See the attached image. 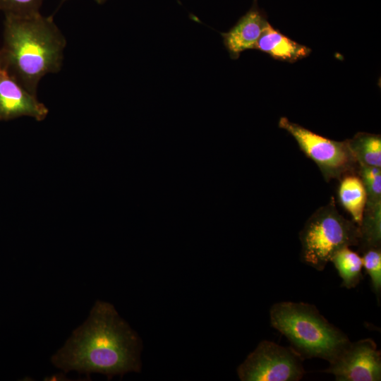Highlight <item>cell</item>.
I'll use <instances>...</instances> for the list:
<instances>
[{"label":"cell","instance_id":"cell-17","mask_svg":"<svg viewBox=\"0 0 381 381\" xmlns=\"http://www.w3.org/2000/svg\"><path fill=\"white\" fill-rule=\"evenodd\" d=\"M44 0H0V11L5 14L28 16L40 13Z\"/></svg>","mask_w":381,"mask_h":381},{"label":"cell","instance_id":"cell-3","mask_svg":"<svg viewBox=\"0 0 381 381\" xmlns=\"http://www.w3.org/2000/svg\"><path fill=\"white\" fill-rule=\"evenodd\" d=\"M270 315L272 326L287 338L303 359L320 358L330 363L351 342L312 304L277 303L271 307Z\"/></svg>","mask_w":381,"mask_h":381},{"label":"cell","instance_id":"cell-15","mask_svg":"<svg viewBox=\"0 0 381 381\" xmlns=\"http://www.w3.org/2000/svg\"><path fill=\"white\" fill-rule=\"evenodd\" d=\"M358 173L366 193L365 207L381 204V169L380 167L358 164Z\"/></svg>","mask_w":381,"mask_h":381},{"label":"cell","instance_id":"cell-9","mask_svg":"<svg viewBox=\"0 0 381 381\" xmlns=\"http://www.w3.org/2000/svg\"><path fill=\"white\" fill-rule=\"evenodd\" d=\"M267 23L258 8L253 6L233 28L222 32L223 42L231 58L236 59L241 52L255 49Z\"/></svg>","mask_w":381,"mask_h":381},{"label":"cell","instance_id":"cell-16","mask_svg":"<svg viewBox=\"0 0 381 381\" xmlns=\"http://www.w3.org/2000/svg\"><path fill=\"white\" fill-rule=\"evenodd\" d=\"M363 267L370 279L371 288L380 302L381 294V249L371 248L364 251Z\"/></svg>","mask_w":381,"mask_h":381},{"label":"cell","instance_id":"cell-2","mask_svg":"<svg viewBox=\"0 0 381 381\" xmlns=\"http://www.w3.org/2000/svg\"><path fill=\"white\" fill-rule=\"evenodd\" d=\"M66 44L52 16L5 14L0 61L32 95L43 76L61 70Z\"/></svg>","mask_w":381,"mask_h":381},{"label":"cell","instance_id":"cell-18","mask_svg":"<svg viewBox=\"0 0 381 381\" xmlns=\"http://www.w3.org/2000/svg\"><path fill=\"white\" fill-rule=\"evenodd\" d=\"M65 1V0H62V1ZM95 1L97 4H101L104 3L107 0H95Z\"/></svg>","mask_w":381,"mask_h":381},{"label":"cell","instance_id":"cell-8","mask_svg":"<svg viewBox=\"0 0 381 381\" xmlns=\"http://www.w3.org/2000/svg\"><path fill=\"white\" fill-rule=\"evenodd\" d=\"M49 110L37 95L23 87L0 61V121L30 116L38 121L44 120Z\"/></svg>","mask_w":381,"mask_h":381},{"label":"cell","instance_id":"cell-6","mask_svg":"<svg viewBox=\"0 0 381 381\" xmlns=\"http://www.w3.org/2000/svg\"><path fill=\"white\" fill-rule=\"evenodd\" d=\"M303 358L291 347L263 340L238 366L242 381H298L305 374Z\"/></svg>","mask_w":381,"mask_h":381},{"label":"cell","instance_id":"cell-7","mask_svg":"<svg viewBox=\"0 0 381 381\" xmlns=\"http://www.w3.org/2000/svg\"><path fill=\"white\" fill-rule=\"evenodd\" d=\"M324 370L337 381H379L381 353L370 339L350 342Z\"/></svg>","mask_w":381,"mask_h":381},{"label":"cell","instance_id":"cell-13","mask_svg":"<svg viewBox=\"0 0 381 381\" xmlns=\"http://www.w3.org/2000/svg\"><path fill=\"white\" fill-rule=\"evenodd\" d=\"M339 277L342 279L341 286L346 289L355 288L362 279V258L349 247H345L337 252L330 260Z\"/></svg>","mask_w":381,"mask_h":381},{"label":"cell","instance_id":"cell-4","mask_svg":"<svg viewBox=\"0 0 381 381\" xmlns=\"http://www.w3.org/2000/svg\"><path fill=\"white\" fill-rule=\"evenodd\" d=\"M301 260L322 271L334 255L345 247L359 244V227L337 210L333 198L308 218L299 233Z\"/></svg>","mask_w":381,"mask_h":381},{"label":"cell","instance_id":"cell-11","mask_svg":"<svg viewBox=\"0 0 381 381\" xmlns=\"http://www.w3.org/2000/svg\"><path fill=\"white\" fill-rule=\"evenodd\" d=\"M341 178L338 188L339 202L351 215L352 221L359 226L367 199L364 186L357 175L346 174Z\"/></svg>","mask_w":381,"mask_h":381},{"label":"cell","instance_id":"cell-5","mask_svg":"<svg viewBox=\"0 0 381 381\" xmlns=\"http://www.w3.org/2000/svg\"><path fill=\"white\" fill-rule=\"evenodd\" d=\"M278 125L296 140L301 151L317 164L327 181L340 179L358 167L347 140H330L286 117H281Z\"/></svg>","mask_w":381,"mask_h":381},{"label":"cell","instance_id":"cell-10","mask_svg":"<svg viewBox=\"0 0 381 381\" xmlns=\"http://www.w3.org/2000/svg\"><path fill=\"white\" fill-rule=\"evenodd\" d=\"M255 49L276 60L291 63L307 57L311 52L309 47L292 40L269 23L258 40Z\"/></svg>","mask_w":381,"mask_h":381},{"label":"cell","instance_id":"cell-12","mask_svg":"<svg viewBox=\"0 0 381 381\" xmlns=\"http://www.w3.org/2000/svg\"><path fill=\"white\" fill-rule=\"evenodd\" d=\"M347 140L358 164L381 167V137L380 135L358 133Z\"/></svg>","mask_w":381,"mask_h":381},{"label":"cell","instance_id":"cell-1","mask_svg":"<svg viewBox=\"0 0 381 381\" xmlns=\"http://www.w3.org/2000/svg\"><path fill=\"white\" fill-rule=\"evenodd\" d=\"M141 342L138 334L109 303L97 301L87 320L75 329L64 345L51 358L64 373H92L108 380L140 371Z\"/></svg>","mask_w":381,"mask_h":381},{"label":"cell","instance_id":"cell-14","mask_svg":"<svg viewBox=\"0 0 381 381\" xmlns=\"http://www.w3.org/2000/svg\"><path fill=\"white\" fill-rule=\"evenodd\" d=\"M381 204L374 207H365L360 224L359 243L365 251L371 248L380 247L381 243Z\"/></svg>","mask_w":381,"mask_h":381}]
</instances>
